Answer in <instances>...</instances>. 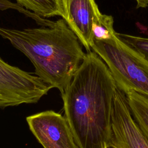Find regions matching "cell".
Segmentation results:
<instances>
[{
    "mask_svg": "<svg viewBox=\"0 0 148 148\" xmlns=\"http://www.w3.org/2000/svg\"><path fill=\"white\" fill-rule=\"evenodd\" d=\"M117 84L105 62L87 52L61 94L65 117L79 148H109Z\"/></svg>",
    "mask_w": 148,
    "mask_h": 148,
    "instance_id": "1",
    "label": "cell"
},
{
    "mask_svg": "<svg viewBox=\"0 0 148 148\" xmlns=\"http://www.w3.org/2000/svg\"><path fill=\"white\" fill-rule=\"evenodd\" d=\"M0 36L31 61L37 76L61 94L86 54L63 18L56 21L52 27L23 29L0 27Z\"/></svg>",
    "mask_w": 148,
    "mask_h": 148,
    "instance_id": "2",
    "label": "cell"
},
{
    "mask_svg": "<svg viewBox=\"0 0 148 148\" xmlns=\"http://www.w3.org/2000/svg\"><path fill=\"white\" fill-rule=\"evenodd\" d=\"M91 49L105 62L117 87L125 94L134 91L148 96V61L122 42L94 40Z\"/></svg>",
    "mask_w": 148,
    "mask_h": 148,
    "instance_id": "3",
    "label": "cell"
},
{
    "mask_svg": "<svg viewBox=\"0 0 148 148\" xmlns=\"http://www.w3.org/2000/svg\"><path fill=\"white\" fill-rule=\"evenodd\" d=\"M51 88L37 76L0 57V108L37 103Z\"/></svg>",
    "mask_w": 148,
    "mask_h": 148,
    "instance_id": "4",
    "label": "cell"
},
{
    "mask_svg": "<svg viewBox=\"0 0 148 148\" xmlns=\"http://www.w3.org/2000/svg\"><path fill=\"white\" fill-rule=\"evenodd\" d=\"M109 147L148 148V138L134 119L125 94L118 87L114 99Z\"/></svg>",
    "mask_w": 148,
    "mask_h": 148,
    "instance_id": "5",
    "label": "cell"
},
{
    "mask_svg": "<svg viewBox=\"0 0 148 148\" xmlns=\"http://www.w3.org/2000/svg\"><path fill=\"white\" fill-rule=\"evenodd\" d=\"M29 130L44 148H79L65 116L46 110L27 117Z\"/></svg>",
    "mask_w": 148,
    "mask_h": 148,
    "instance_id": "6",
    "label": "cell"
},
{
    "mask_svg": "<svg viewBox=\"0 0 148 148\" xmlns=\"http://www.w3.org/2000/svg\"><path fill=\"white\" fill-rule=\"evenodd\" d=\"M61 17L78 38L87 52L94 40L92 25L101 13L95 0H59Z\"/></svg>",
    "mask_w": 148,
    "mask_h": 148,
    "instance_id": "7",
    "label": "cell"
},
{
    "mask_svg": "<svg viewBox=\"0 0 148 148\" xmlns=\"http://www.w3.org/2000/svg\"><path fill=\"white\" fill-rule=\"evenodd\" d=\"M125 95L134 119L148 138V96L134 91Z\"/></svg>",
    "mask_w": 148,
    "mask_h": 148,
    "instance_id": "8",
    "label": "cell"
},
{
    "mask_svg": "<svg viewBox=\"0 0 148 148\" xmlns=\"http://www.w3.org/2000/svg\"><path fill=\"white\" fill-rule=\"evenodd\" d=\"M26 9L43 17L62 16L59 0H16Z\"/></svg>",
    "mask_w": 148,
    "mask_h": 148,
    "instance_id": "9",
    "label": "cell"
},
{
    "mask_svg": "<svg viewBox=\"0 0 148 148\" xmlns=\"http://www.w3.org/2000/svg\"><path fill=\"white\" fill-rule=\"evenodd\" d=\"M116 37V32L113 29V17L101 13L93 23V40H107Z\"/></svg>",
    "mask_w": 148,
    "mask_h": 148,
    "instance_id": "10",
    "label": "cell"
},
{
    "mask_svg": "<svg viewBox=\"0 0 148 148\" xmlns=\"http://www.w3.org/2000/svg\"><path fill=\"white\" fill-rule=\"evenodd\" d=\"M117 37L148 61V38L116 32Z\"/></svg>",
    "mask_w": 148,
    "mask_h": 148,
    "instance_id": "11",
    "label": "cell"
},
{
    "mask_svg": "<svg viewBox=\"0 0 148 148\" xmlns=\"http://www.w3.org/2000/svg\"><path fill=\"white\" fill-rule=\"evenodd\" d=\"M7 9L16 10L27 17L33 19L35 20L36 23L42 27L49 26L51 23V21L50 20L43 18L35 14L34 13H32V12L23 8L17 3H14L9 0H0V10H3Z\"/></svg>",
    "mask_w": 148,
    "mask_h": 148,
    "instance_id": "12",
    "label": "cell"
},
{
    "mask_svg": "<svg viewBox=\"0 0 148 148\" xmlns=\"http://www.w3.org/2000/svg\"><path fill=\"white\" fill-rule=\"evenodd\" d=\"M136 2V8H146L148 6V0H135Z\"/></svg>",
    "mask_w": 148,
    "mask_h": 148,
    "instance_id": "13",
    "label": "cell"
},
{
    "mask_svg": "<svg viewBox=\"0 0 148 148\" xmlns=\"http://www.w3.org/2000/svg\"><path fill=\"white\" fill-rule=\"evenodd\" d=\"M109 148H110V147H109Z\"/></svg>",
    "mask_w": 148,
    "mask_h": 148,
    "instance_id": "14",
    "label": "cell"
}]
</instances>
